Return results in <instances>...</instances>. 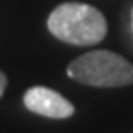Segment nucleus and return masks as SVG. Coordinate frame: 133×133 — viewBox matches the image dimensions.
Returning a JSON list of instances; mask_svg holds the SVG:
<instances>
[{"label": "nucleus", "mask_w": 133, "mask_h": 133, "mask_svg": "<svg viewBox=\"0 0 133 133\" xmlns=\"http://www.w3.org/2000/svg\"><path fill=\"white\" fill-rule=\"evenodd\" d=\"M70 79L91 87H126L133 83V65L111 50H92L69 63Z\"/></svg>", "instance_id": "obj_2"}, {"label": "nucleus", "mask_w": 133, "mask_h": 133, "mask_svg": "<svg viewBox=\"0 0 133 133\" xmlns=\"http://www.w3.org/2000/svg\"><path fill=\"white\" fill-rule=\"evenodd\" d=\"M48 31L63 43L92 46L107 35V21L96 8L81 2L59 4L46 21Z\"/></svg>", "instance_id": "obj_1"}, {"label": "nucleus", "mask_w": 133, "mask_h": 133, "mask_svg": "<svg viewBox=\"0 0 133 133\" xmlns=\"http://www.w3.org/2000/svg\"><path fill=\"white\" fill-rule=\"evenodd\" d=\"M22 102L26 105L28 111L46 116V118H69L74 115V105L66 100L65 96H61L57 91H52L48 87H31L24 92Z\"/></svg>", "instance_id": "obj_3"}, {"label": "nucleus", "mask_w": 133, "mask_h": 133, "mask_svg": "<svg viewBox=\"0 0 133 133\" xmlns=\"http://www.w3.org/2000/svg\"><path fill=\"white\" fill-rule=\"evenodd\" d=\"M131 31H133V9H131Z\"/></svg>", "instance_id": "obj_5"}, {"label": "nucleus", "mask_w": 133, "mask_h": 133, "mask_svg": "<svg viewBox=\"0 0 133 133\" xmlns=\"http://www.w3.org/2000/svg\"><path fill=\"white\" fill-rule=\"evenodd\" d=\"M6 87H8V76L0 70V98H2V94H4V91H6Z\"/></svg>", "instance_id": "obj_4"}]
</instances>
